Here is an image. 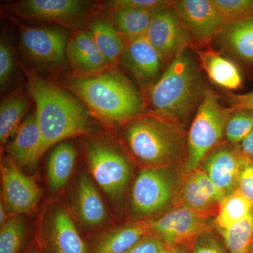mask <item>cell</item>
<instances>
[{
  "label": "cell",
  "mask_w": 253,
  "mask_h": 253,
  "mask_svg": "<svg viewBox=\"0 0 253 253\" xmlns=\"http://www.w3.org/2000/svg\"><path fill=\"white\" fill-rule=\"evenodd\" d=\"M76 206L78 215L86 225L99 226L107 220L108 212L102 198L86 174H83L78 181Z\"/></svg>",
  "instance_id": "cell-20"
},
{
  "label": "cell",
  "mask_w": 253,
  "mask_h": 253,
  "mask_svg": "<svg viewBox=\"0 0 253 253\" xmlns=\"http://www.w3.org/2000/svg\"><path fill=\"white\" fill-rule=\"evenodd\" d=\"M1 176L7 211L16 215L33 212L42 194L34 179L23 174L14 161L8 159L1 164Z\"/></svg>",
  "instance_id": "cell-13"
},
{
  "label": "cell",
  "mask_w": 253,
  "mask_h": 253,
  "mask_svg": "<svg viewBox=\"0 0 253 253\" xmlns=\"http://www.w3.org/2000/svg\"><path fill=\"white\" fill-rule=\"evenodd\" d=\"M150 221L123 226L103 236L95 246L94 253H126L145 236L150 234Z\"/></svg>",
  "instance_id": "cell-22"
},
{
  "label": "cell",
  "mask_w": 253,
  "mask_h": 253,
  "mask_svg": "<svg viewBox=\"0 0 253 253\" xmlns=\"http://www.w3.org/2000/svg\"><path fill=\"white\" fill-rule=\"evenodd\" d=\"M250 253H253V240L252 244H251V249H250Z\"/></svg>",
  "instance_id": "cell-44"
},
{
  "label": "cell",
  "mask_w": 253,
  "mask_h": 253,
  "mask_svg": "<svg viewBox=\"0 0 253 253\" xmlns=\"http://www.w3.org/2000/svg\"><path fill=\"white\" fill-rule=\"evenodd\" d=\"M253 212L252 203L236 189L219 204L214 223L219 231L226 230Z\"/></svg>",
  "instance_id": "cell-27"
},
{
  "label": "cell",
  "mask_w": 253,
  "mask_h": 253,
  "mask_svg": "<svg viewBox=\"0 0 253 253\" xmlns=\"http://www.w3.org/2000/svg\"><path fill=\"white\" fill-rule=\"evenodd\" d=\"M172 2L156 11L146 34L164 62H170L183 48L191 47L189 37Z\"/></svg>",
  "instance_id": "cell-11"
},
{
  "label": "cell",
  "mask_w": 253,
  "mask_h": 253,
  "mask_svg": "<svg viewBox=\"0 0 253 253\" xmlns=\"http://www.w3.org/2000/svg\"><path fill=\"white\" fill-rule=\"evenodd\" d=\"M89 31L111 67L121 63L125 42L112 21L105 18H96L91 23Z\"/></svg>",
  "instance_id": "cell-24"
},
{
  "label": "cell",
  "mask_w": 253,
  "mask_h": 253,
  "mask_svg": "<svg viewBox=\"0 0 253 253\" xmlns=\"http://www.w3.org/2000/svg\"><path fill=\"white\" fill-rule=\"evenodd\" d=\"M253 131V111L236 110L226 123L225 136L231 144H241Z\"/></svg>",
  "instance_id": "cell-30"
},
{
  "label": "cell",
  "mask_w": 253,
  "mask_h": 253,
  "mask_svg": "<svg viewBox=\"0 0 253 253\" xmlns=\"http://www.w3.org/2000/svg\"><path fill=\"white\" fill-rule=\"evenodd\" d=\"M76 160V149L71 143H59L51 151L46 164L48 184L51 191L58 192L67 184Z\"/></svg>",
  "instance_id": "cell-23"
},
{
  "label": "cell",
  "mask_w": 253,
  "mask_h": 253,
  "mask_svg": "<svg viewBox=\"0 0 253 253\" xmlns=\"http://www.w3.org/2000/svg\"><path fill=\"white\" fill-rule=\"evenodd\" d=\"M121 63L141 84L149 86L160 78L164 61L145 36L125 43Z\"/></svg>",
  "instance_id": "cell-15"
},
{
  "label": "cell",
  "mask_w": 253,
  "mask_h": 253,
  "mask_svg": "<svg viewBox=\"0 0 253 253\" xmlns=\"http://www.w3.org/2000/svg\"><path fill=\"white\" fill-rule=\"evenodd\" d=\"M244 158L240 149L221 146L208 155L203 170L227 196L237 187Z\"/></svg>",
  "instance_id": "cell-17"
},
{
  "label": "cell",
  "mask_w": 253,
  "mask_h": 253,
  "mask_svg": "<svg viewBox=\"0 0 253 253\" xmlns=\"http://www.w3.org/2000/svg\"><path fill=\"white\" fill-rule=\"evenodd\" d=\"M167 245L157 236L149 234L142 238L126 253H158L165 249Z\"/></svg>",
  "instance_id": "cell-38"
},
{
  "label": "cell",
  "mask_w": 253,
  "mask_h": 253,
  "mask_svg": "<svg viewBox=\"0 0 253 253\" xmlns=\"http://www.w3.org/2000/svg\"><path fill=\"white\" fill-rule=\"evenodd\" d=\"M14 67V58L9 44L4 41L0 43V84L5 85Z\"/></svg>",
  "instance_id": "cell-37"
},
{
  "label": "cell",
  "mask_w": 253,
  "mask_h": 253,
  "mask_svg": "<svg viewBox=\"0 0 253 253\" xmlns=\"http://www.w3.org/2000/svg\"><path fill=\"white\" fill-rule=\"evenodd\" d=\"M236 189L253 204V162L246 157L240 172Z\"/></svg>",
  "instance_id": "cell-36"
},
{
  "label": "cell",
  "mask_w": 253,
  "mask_h": 253,
  "mask_svg": "<svg viewBox=\"0 0 253 253\" xmlns=\"http://www.w3.org/2000/svg\"><path fill=\"white\" fill-rule=\"evenodd\" d=\"M181 195V206L189 208L207 218L217 214L219 204L204 194L191 173L183 185Z\"/></svg>",
  "instance_id": "cell-28"
},
{
  "label": "cell",
  "mask_w": 253,
  "mask_h": 253,
  "mask_svg": "<svg viewBox=\"0 0 253 253\" xmlns=\"http://www.w3.org/2000/svg\"><path fill=\"white\" fill-rule=\"evenodd\" d=\"M26 234L22 218L16 215L6 221L0 231V253H18Z\"/></svg>",
  "instance_id": "cell-31"
},
{
  "label": "cell",
  "mask_w": 253,
  "mask_h": 253,
  "mask_svg": "<svg viewBox=\"0 0 253 253\" xmlns=\"http://www.w3.org/2000/svg\"><path fill=\"white\" fill-rule=\"evenodd\" d=\"M85 151L96 182L110 199L121 197L130 179V166L126 156L114 145L103 139L86 141Z\"/></svg>",
  "instance_id": "cell-6"
},
{
  "label": "cell",
  "mask_w": 253,
  "mask_h": 253,
  "mask_svg": "<svg viewBox=\"0 0 253 253\" xmlns=\"http://www.w3.org/2000/svg\"><path fill=\"white\" fill-rule=\"evenodd\" d=\"M240 151L245 157L253 162V131L241 143Z\"/></svg>",
  "instance_id": "cell-40"
},
{
  "label": "cell",
  "mask_w": 253,
  "mask_h": 253,
  "mask_svg": "<svg viewBox=\"0 0 253 253\" xmlns=\"http://www.w3.org/2000/svg\"><path fill=\"white\" fill-rule=\"evenodd\" d=\"M197 54L200 67L213 83L230 90H236L242 85V75L234 61L212 48L199 50Z\"/></svg>",
  "instance_id": "cell-18"
},
{
  "label": "cell",
  "mask_w": 253,
  "mask_h": 253,
  "mask_svg": "<svg viewBox=\"0 0 253 253\" xmlns=\"http://www.w3.org/2000/svg\"><path fill=\"white\" fill-rule=\"evenodd\" d=\"M29 106L28 96L16 92L2 100L0 105V143L4 146L20 126Z\"/></svg>",
  "instance_id": "cell-26"
},
{
  "label": "cell",
  "mask_w": 253,
  "mask_h": 253,
  "mask_svg": "<svg viewBox=\"0 0 253 253\" xmlns=\"http://www.w3.org/2000/svg\"><path fill=\"white\" fill-rule=\"evenodd\" d=\"M25 72L28 93L36 104L35 111L46 149L68 138L90 132V112L80 100L36 73Z\"/></svg>",
  "instance_id": "cell-1"
},
{
  "label": "cell",
  "mask_w": 253,
  "mask_h": 253,
  "mask_svg": "<svg viewBox=\"0 0 253 253\" xmlns=\"http://www.w3.org/2000/svg\"><path fill=\"white\" fill-rule=\"evenodd\" d=\"M124 137L131 154L151 168L167 167L183 154L180 125L154 115H142L126 123Z\"/></svg>",
  "instance_id": "cell-4"
},
{
  "label": "cell",
  "mask_w": 253,
  "mask_h": 253,
  "mask_svg": "<svg viewBox=\"0 0 253 253\" xmlns=\"http://www.w3.org/2000/svg\"><path fill=\"white\" fill-rule=\"evenodd\" d=\"M231 109L236 110H250L253 111V90L245 94H230L228 96Z\"/></svg>",
  "instance_id": "cell-39"
},
{
  "label": "cell",
  "mask_w": 253,
  "mask_h": 253,
  "mask_svg": "<svg viewBox=\"0 0 253 253\" xmlns=\"http://www.w3.org/2000/svg\"><path fill=\"white\" fill-rule=\"evenodd\" d=\"M88 5L81 0H23L9 10L21 17L72 27L83 20Z\"/></svg>",
  "instance_id": "cell-12"
},
{
  "label": "cell",
  "mask_w": 253,
  "mask_h": 253,
  "mask_svg": "<svg viewBox=\"0 0 253 253\" xmlns=\"http://www.w3.org/2000/svg\"><path fill=\"white\" fill-rule=\"evenodd\" d=\"M64 84L92 114L107 124L127 123L146 109L144 96L115 68L91 77L71 76Z\"/></svg>",
  "instance_id": "cell-2"
},
{
  "label": "cell",
  "mask_w": 253,
  "mask_h": 253,
  "mask_svg": "<svg viewBox=\"0 0 253 253\" xmlns=\"http://www.w3.org/2000/svg\"><path fill=\"white\" fill-rule=\"evenodd\" d=\"M190 48L178 51L158 81L149 86L144 99L151 114L179 124L194 111L206 90Z\"/></svg>",
  "instance_id": "cell-3"
},
{
  "label": "cell",
  "mask_w": 253,
  "mask_h": 253,
  "mask_svg": "<svg viewBox=\"0 0 253 253\" xmlns=\"http://www.w3.org/2000/svg\"><path fill=\"white\" fill-rule=\"evenodd\" d=\"M219 232L229 253H250L253 240V212L229 229Z\"/></svg>",
  "instance_id": "cell-29"
},
{
  "label": "cell",
  "mask_w": 253,
  "mask_h": 253,
  "mask_svg": "<svg viewBox=\"0 0 253 253\" xmlns=\"http://www.w3.org/2000/svg\"><path fill=\"white\" fill-rule=\"evenodd\" d=\"M190 173L194 176V179L197 181L204 194L216 204L219 205L226 197V195L213 182L212 179L203 169H198Z\"/></svg>",
  "instance_id": "cell-34"
},
{
  "label": "cell",
  "mask_w": 253,
  "mask_h": 253,
  "mask_svg": "<svg viewBox=\"0 0 253 253\" xmlns=\"http://www.w3.org/2000/svg\"><path fill=\"white\" fill-rule=\"evenodd\" d=\"M172 4L193 47L209 45L228 23L212 0H179Z\"/></svg>",
  "instance_id": "cell-7"
},
{
  "label": "cell",
  "mask_w": 253,
  "mask_h": 253,
  "mask_svg": "<svg viewBox=\"0 0 253 253\" xmlns=\"http://www.w3.org/2000/svg\"><path fill=\"white\" fill-rule=\"evenodd\" d=\"M18 26L23 51L36 66L47 69L66 66L68 42L66 32L56 28Z\"/></svg>",
  "instance_id": "cell-8"
},
{
  "label": "cell",
  "mask_w": 253,
  "mask_h": 253,
  "mask_svg": "<svg viewBox=\"0 0 253 253\" xmlns=\"http://www.w3.org/2000/svg\"><path fill=\"white\" fill-rule=\"evenodd\" d=\"M7 146V151L14 162L19 167L32 169L47 151L36 111L31 113L15 131Z\"/></svg>",
  "instance_id": "cell-16"
},
{
  "label": "cell",
  "mask_w": 253,
  "mask_h": 253,
  "mask_svg": "<svg viewBox=\"0 0 253 253\" xmlns=\"http://www.w3.org/2000/svg\"><path fill=\"white\" fill-rule=\"evenodd\" d=\"M150 234L170 246L192 245L211 231L208 218L184 206H178L156 220L150 221Z\"/></svg>",
  "instance_id": "cell-10"
},
{
  "label": "cell",
  "mask_w": 253,
  "mask_h": 253,
  "mask_svg": "<svg viewBox=\"0 0 253 253\" xmlns=\"http://www.w3.org/2000/svg\"><path fill=\"white\" fill-rule=\"evenodd\" d=\"M156 11L157 10H117L111 12V21L126 43L146 36Z\"/></svg>",
  "instance_id": "cell-25"
},
{
  "label": "cell",
  "mask_w": 253,
  "mask_h": 253,
  "mask_svg": "<svg viewBox=\"0 0 253 253\" xmlns=\"http://www.w3.org/2000/svg\"><path fill=\"white\" fill-rule=\"evenodd\" d=\"M228 22L253 16V0H212Z\"/></svg>",
  "instance_id": "cell-32"
},
{
  "label": "cell",
  "mask_w": 253,
  "mask_h": 253,
  "mask_svg": "<svg viewBox=\"0 0 253 253\" xmlns=\"http://www.w3.org/2000/svg\"><path fill=\"white\" fill-rule=\"evenodd\" d=\"M66 55L76 77H91L112 68L89 31H78L71 37Z\"/></svg>",
  "instance_id": "cell-14"
},
{
  "label": "cell",
  "mask_w": 253,
  "mask_h": 253,
  "mask_svg": "<svg viewBox=\"0 0 253 253\" xmlns=\"http://www.w3.org/2000/svg\"><path fill=\"white\" fill-rule=\"evenodd\" d=\"M28 253H39L38 252V251H37L36 249H34L31 250V251H30V252Z\"/></svg>",
  "instance_id": "cell-43"
},
{
  "label": "cell",
  "mask_w": 253,
  "mask_h": 253,
  "mask_svg": "<svg viewBox=\"0 0 253 253\" xmlns=\"http://www.w3.org/2000/svg\"><path fill=\"white\" fill-rule=\"evenodd\" d=\"M6 212H5V206L4 204H3L2 201H1V204H0V224H1V226L4 225L5 223L6 222Z\"/></svg>",
  "instance_id": "cell-42"
},
{
  "label": "cell",
  "mask_w": 253,
  "mask_h": 253,
  "mask_svg": "<svg viewBox=\"0 0 253 253\" xmlns=\"http://www.w3.org/2000/svg\"><path fill=\"white\" fill-rule=\"evenodd\" d=\"M174 189V179L166 167L141 169L131 189L133 211L148 216L162 211L172 200Z\"/></svg>",
  "instance_id": "cell-9"
},
{
  "label": "cell",
  "mask_w": 253,
  "mask_h": 253,
  "mask_svg": "<svg viewBox=\"0 0 253 253\" xmlns=\"http://www.w3.org/2000/svg\"><path fill=\"white\" fill-rule=\"evenodd\" d=\"M233 112L231 108L221 105L214 91L205 90L188 134L186 172L199 169L200 165L215 149L225 134L226 123Z\"/></svg>",
  "instance_id": "cell-5"
},
{
  "label": "cell",
  "mask_w": 253,
  "mask_h": 253,
  "mask_svg": "<svg viewBox=\"0 0 253 253\" xmlns=\"http://www.w3.org/2000/svg\"><path fill=\"white\" fill-rule=\"evenodd\" d=\"M49 236L54 253H87L86 245L66 210L58 209L53 214Z\"/></svg>",
  "instance_id": "cell-19"
},
{
  "label": "cell",
  "mask_w": 253,
  "mask_h": 253,
  "mask_svg": "<svg viewBox=\"0 0 253 253\" xmlns=\"http://www.w3.org/2000/svg\"><path fill=\"white\" fill-rule=\"evenodd\" d=\"M191 246V253H227L220 241L211 231L201 234Z\"/></svg>",
  "instance_id": "cell-35"
},
{
  "label": "cell",
  "mask_w": 253,
  "mask_h": 253,
  "mask_svg": "<svg viewBox=\"0 0 253 253\" xmlns=\"http://www.w3.org/2000/svg\"><path fill=\"white\" fill-rule=\"evenodd\" d=\"M158 253H188V252L184 249V246L167 245L165 249Z\"/></svg>",
  "instance_id": "cell-41"
},
{
  "label": "cell",
  "mask_w": 253,
  "mask_h": 253,
  "mask_svg": "<svg viewBox=\"0 0 253 253\" xmlns=\"http://www.w3.org/2000/svg\"><path fill=\"white\" fill-rule=\"evenodd\" d=\"M219 36L229 52L244 62H253V16L229 21Z\"/></svg>",
  "instance_id": "cell-21"
},
{
  "label": "cell",
  "mask_w": 253,
  "mask_h": 253,
  "mask_svg": "<svg viewBox=\"0 0 253 253\" xmlns=\"http://www.w3.org/2000/svg\"><path fill=\"white\" fill-rule=\"evenodd\" d=\"M171 1L163 0H112L106 1L105 8L111 12L121 9L156 10L170 4Z\"/></svg>",
  "instance_id": "cell-33"
}]
</instances>
